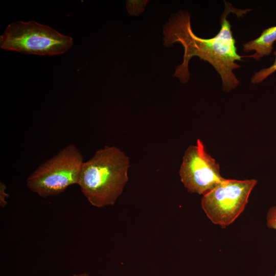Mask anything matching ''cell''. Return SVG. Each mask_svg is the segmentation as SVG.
I'll use <instances>...</instances> for the list:
<instances>
[{
    "label": "cell",
    "instance_id": "obj_2",
    "mask_svg": "<svg viewBox=\"0 0 276 276\" xmlns=\"http://www.w3.org/2000/svg\"><path fill=\"white\" fill-rule=\"evenodd\" d=\"M130 166L129 158L123 151L105 146L83 162L77 185L92 205H113L128 180Z\"/></svg>",
    "mask_w": 276,
    "mask_h": 276
},
{
    "label": "cell",
    "instance_id": "obj_1",
    "mask_svg": "<svg viewBox=\"0 0 276 276\" xmlns=\"http://www.w3.org/2000/svg\"><path fill=\"white\" fill-rule=\"evenodd\" d=\"M224 4V11L220 16L221 29L213 38H201L193 33L190 14L187 11H179L164 26V45L169 47L178 42L184 48L183 62L176 67L174 74L182 83L187 82L189 79L190 60L193 56H198L210 63L220 75L224 91L229 92L239 84L233 71L240 67L235 61L241 60L242 56L237 53L231 25L227 17L231 12L241 16L248 10H237L225 1Z\"/></svg>",
    "mask_w": 276,
    "mask_h": 276
},
{
    "label": "cell",
    "instance_id": "obj_9",
    "mask_svg": "<svg viewBox=\"0 0 276 276\" xmlns=\"http://www.w3.org/2000/svg\"><path fill=\"white\" fill-rule=\"evenodd\" d=\"M266 224L269 229L276 230V202L272 206L270 207L266 215ZM273 276H276V270Z\"/></svg>",
    "mask_w": 276,
    "mask_h": 276
},
{
    "label": "cell",
    "instance_id": "obj_4",
    "mask_svg": "<svg viewBox=\"0 0 276 276\" xmlns=\"http://www.w3.org/2000/svg\"><path fill=\"white\" fill-rule=\"evenodd\" d=\"M83 162L79 149L74 144L66 145L28 177L27 187L42 197L60 194L77 185Z\"/></svg>",
    "mask_w": 276,
    "mask_h": 276
},
{
    "label": "cell",
    "instance_id": "obj_10",
    "mask_svg": "<svg viewBox=\"0 0 276 276\" xmlns=\"http://www.w3.org/2000/svg\"><path fill=\"white\" fill-rule=\"evenodd\" d=\"M7 187L5 185L1 182L0 183V205L2 207H5L7 204V201L6 199L9 197L8 193L6 192Z\"/></svg>",
    "mask_w": 276,
    "mask_h": 276
},
{
    "label": "cell",
    "instance_id": "obj_11",
    "mask_svg": "<svg viewBox=\"0 0 276 276\" xmlns=\"http://www.w3.org/2000/svg\"><path fill=\"white\" fill-rule=\"evenodd\" d=\"M72 276H89L87 273H81V274H74Z\"/></svg>",
    "mask_w": 276,
    "mask_h": 276
},
{
    "label": "cell",
    "instance_id": "obj_7",
    "mask_svg": "<svg viewBox=\"0 0 276 276\" xmlns=\"http://www.w3.org/2000/svg\"><path fill=\"white\" fill-rule=\"evenodd\" d=\"M276 41V26L264 29L260 36L243 44V51L245 52L254 51L255 53L242 57H252L259 60L265 56H268L273 49V44Z\"/></svg>",
    "mask_w": 276,
    "mask_h": 276
},
{
    "label": "cell",
    "instance_id": "obj_8",
    "mask_svg": "<svg viewBox=\"0 0 276 276\" xmlns=\"http://www.w3.org/2000/svg\"><path fill=\"white\" fill-rule=\"evenodd\" d=\"M275 58L274 62L270 66L262 68L255 73L252 76L251 82L253 84H257L263 82L268 76L276 71V51L274 52Z\"/></svg>",
    "mask_w": 276,
    "mask_h": 276
},
{
    "label": "cell",
    "instance_id": "obj_3",
    "mask_svg": "<svg viewBox=\"0 0 276 276\" xmlns=\"http://www.w3.org/2000/svg\"><path fill=\"white\" fill-rule=\"evenodd\" d=\"M73 44L71 36L34 20L13 22L0 36L1 49L25 54L60 55L67 52Z\"/></svg>",
    "mask_w": 276,
    "mask_h": 276
},
{
    "label": "cell",
    "instance_id": "obj_6",
    "mask_svg": "<svg viewBox=\"0 0 276 276\" xmlns=\"http://www.w3.org/2000/svg\"><path fill=\"white\" fill-rule=\"evenodd\" d=\"M179 173L188 192L203 195L225 179L221 175L219 164L206 152L200 139L186 150Z\"/></svg>",
    "mask_w": 276,
    "mask_h": 276
},
{
    "label": "cell",
    "instance_id": "obj_5",
    "mask_svg": "<svg viewBox=\"0 0 276 276\" xmlns=\"http://www.w3.org/2000/svg\"><path fill=\"white\" fill-rule=\"evenodd\" d=\"M257 183L256 179L225 178L203 195L201 208L212 223L225 228L243 212Z\"/></svg>",
    "mask_w": 276,
    "mask_h": 276
}]
</instances>
